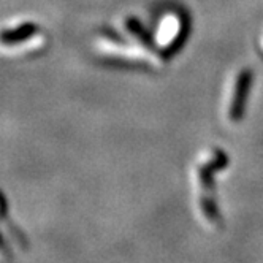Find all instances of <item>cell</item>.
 Instances as JSON below:
<instances>
[{"label": "cell", "instance_id": "obj_2", "mask_svg": "<svg viewBox=\"0 0 263 263\" xmlns=\"http://www.w3.org/2000/svg\"><path fill=\"white\" fill-rule=\"evenodd\" d=\"M252 80L254 73L249 67H238L229 74L220 103V115L227 125H236L241 122L246 111Z\"/></svg>", "mask_w": 263, "mask_h": 263}, {"label": "cell", "instance_id": "obj_5", "mask_svg": "<svg viewBox=\"0 0 263 263\" xmlns=\"http://www.w3.org/2000/svg\"><path fill=\"white\" fill-rule=\"evenodd\" d=\"M39 30H42L39 23L29 20V17H16V20H11L4 24L0 45L5 46V45L21 42L24 39H29V36H32Z\"/></svg>", "mask_w": 263, "mask_h": 263}, {"label": "cell", "instance_id": "obj_7", "mask_svg": "<svg viewBox=\"0 0 263 263\" xmlns=\"http://www.w3.org/2000/svg\"><path fill=\"white\" fill-rule=\"evenodd\" d=\"M258 48H260V51L263 52V32H261L260 36H258Z\"/></svg>", "mask_w": 263, "mask_h": 263}, {"label": "cell", "instance_id": "obj_1", "mask_svg": "<svg viewBox=\"0 0 263 263\" xmlns=\"http://www.w3.org/2000/svg\"><path fill=\"white\" fill-rule=\"evenodd\" d=\"M93 49L100 55H106V58L112 59H121L134 64H144L154 68H162L165 65V55L160 54L156 49V46L137 45L111 35H99L93 40Z\"/></svg>", "mask_w": 263, "mask_h": 263}, {"label": "cell", "instance_id": "obj_6", "mask_svg": "<svg viewBox=\"0 0 263 263\" xmlns=\"http://www.w3.org/2000/svg\"><path fill=\"white\" fill-rule=\"evenodd\" d=\"M46 46H48V35L43 30H39L32 36H29V39L2 46V52L8 55V58H24V55L27 58V55L42 52Z\"/></svg>", "mask_w": 263, "mask_h": 263}, {"label": "cell", "instance_id": "obj_3", "mask_svg": "<svg viewBox=\"0 0 263 263\" xmlns=\"http://www.w3.org/2000/svg\"><path fill=\"white\" fill-rule=\"evenodd\" d=\"M187 29H189V23L181 10H166L159 17V23L153 32V43L156 49L163 55L178 51L187 36Z\"/></svg>", "mask_w": 263, "mask_h": 263}, {"label": "cell", "instance_id": "obj_4", "mask_svg": "<svg viewBox=\"0 0 263 263\" xmlns=\"http://www.w3.org/2000/svg\"><path fill=\"white\" fill-rule=\"evenodd\" d=\"M116 30L124 40L144 45V46H154L153 43V33L147 30L144 23L138 16L134 14H122L116 21Z\"/></svg>", "mask_w": 263, "mask_h": 263}]
</instances>
